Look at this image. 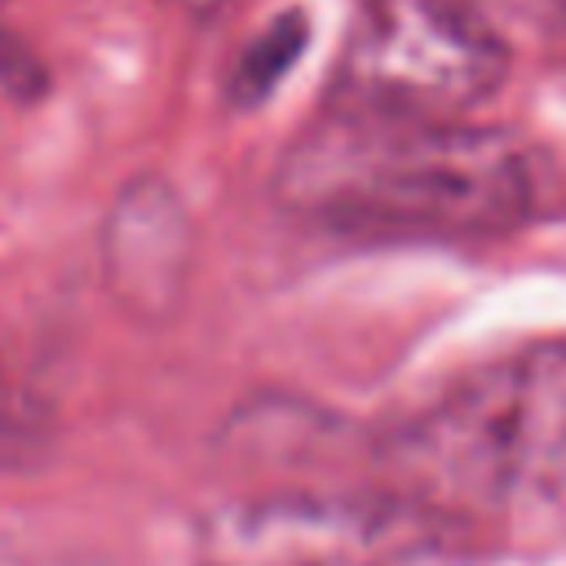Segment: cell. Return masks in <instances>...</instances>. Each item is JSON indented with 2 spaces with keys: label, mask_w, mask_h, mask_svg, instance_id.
<instances>
[{
  "label": "cell",
  "mask_w": 566,
  "mask_h": 566,
  "mask_svg": "<svg viewBox=\"0 0 566 566\" xmlns=\"http://www.w3.org/2000/svg\"><path fill=\"white\" fill-rule=\"evenodd\" d=\"M535 195V155L504 128L345 106L301 133L274 172L287 212L349 234L491 239L531 221Z\"/></svg>",
  "instance_id": "1"
},
{
  "label": "cell",
  "mask_w": 566,
  "mask_h": 566,
  "mask_svg": "<svg viewBox=\"0 0 566 566\" xmlns=\"http://www.w3.org/2000/svg\"><path fill=\"white\" fill-rule=\"evenodd\" d=\"M509 75V49L451 0H363L336 66V106L460 119Z\"/></svg>",
  "instance_id": "3"
},
{
  "label": "cell",
  "mask_w": 566,
  "mask_h": 566,
  "mask_svg": "<svg viewBox=\"0 0 566 566\" xmlns=\"http://www.w3.org/2000/svg\"><path fill=\"white\" fill-rule=\"evenodd\" d=\"M44 420L0 376V469H18L44 451Z\"/></svg>",
  "instance_id": "7"
},
{
  "label": "cell",
  "mask_w": 566,
  "mask_h": 566,
  "mask_svg": "<svg viewBox=\"0 0 566 566\" xmlns=\"http://www.w3.org/2000/svg\"><path fill=\"white\" fill-rule=\"evenodd\" d=\"M305 35H310V27H305V18H296V13H283V18H274L265 31H256V35L243 44L234 71L226 75V97H230L234 106H256V102H265V97L279 88V80L292 71V62L301 57Z\"/></svg>",
  "instance_id": "6"
},
{
  "label": "cell",
  "mask_w": 566,
  "mask_h": 566,
  "mask_svg": "<svg viewBox=\"0 0 566 566\" xmlns=\"http://www.w3.org/2000/svg\"><path fill=\"white\" fill-rule=\"evenodd\" d=\"M195 270V226L159 177L128 181L102 221V279L111 301L146 327L181 314Z\"/></svg>",
  "instance_id": "5"
},
{
  "label": "cell",
  "mask_w": 566,
  "mask_h": 566,
  "mask_svg": "<svg viewBox=\"0 0 566 566\" xmlns=\"http://www.w3.org/2000/svg\"><path fill=\"white\" fill-rule=\"evenodd\" d=\"M433 526L402 495L270 491L208 509L195 526L199 566H394Z\"/></svg>",
  "instance_id": "4"
},
{
  "label": "cell",
  "mask_w": 566,
  "mask_h": 566,
  "mask_svg": "<svg viewBox=\"0 0 566 566\" xmlns=\"http://www.w3.org/2000/svg\"><path fill=\"white\" fill-rule=\"evenodd\" d=\"M557 27H562V44H566V0H562V9H557Z\"/></svg>",
  "instance_id": "9"
},
{
  "label": "cell",
  "mask_w": 566,
  "mask_h": 566,
  "mask_svg": "<svg viewBox=\"0 0 566 566\" xmlns=\"http://www.w3.org/2000/svg\"><path fill=\"white\" fill-rule=\"evenodd\" d=\"M0 88L18 102H35L44 88H49V75H44V62L9 31L0 27Z\"/></svg>",
  "instance_id": "8"
},
{
  "label": "cell",
  "mask_w": 566,
  "mask_h": 566,
  "mask_svg": "<svg viewBox=\"0 0 566 566\" xmlns=\"http://www.w3.org/2000/svg\"><path fill=\"white\" fill-rule=\"evenodd\" d=\"M394 495L429 517H509L566 491V340L504 354L385 447Z\"/></svg>",
  "instance_id": "2"
},
{
  "label": "cell",
  "mask_w": 566,
  "mask_h": 566,
  "mask_svg": "<svg viewBox=\"0 0 566 566\" xmlns=\"http://www.w3.org/2000/svg\"><path fill=\"white\" fill-rule=\"evenodd\" d=\"M0 566H9V553H4V544H0Z\"/></svg>",
  "instance_id": "10"
}]
</instances>
